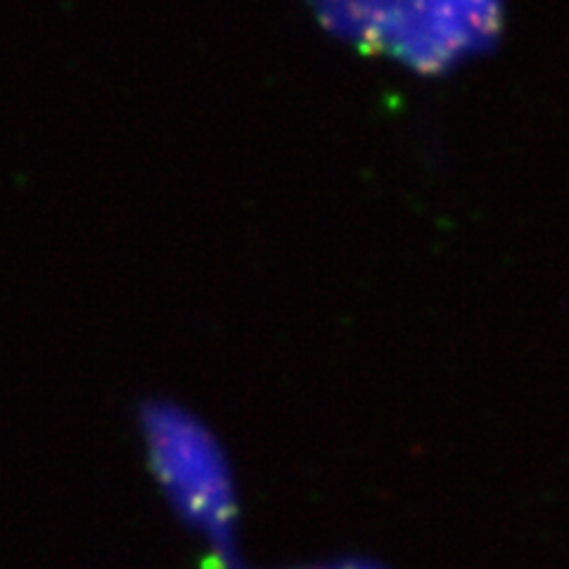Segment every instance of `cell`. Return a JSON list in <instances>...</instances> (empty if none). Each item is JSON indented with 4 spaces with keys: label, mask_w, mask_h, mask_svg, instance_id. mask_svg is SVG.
Instances as JSON below:
<instances>
[{
    "label": "cell",
    "mask_w": 569,
    "mask_h": 569,
    "mask_svg": "<svg viewBox=\"0 0 569 569\" xmlns=\"http://www.w3.org/2000/svg\"><path fill=\"white\" fill-rule=\"evenodd\" d=\"M323 24L366 48L437 74L485 52L501 27L498 0H313Z\"/></svg>",
    "instance_id": "1"
}]
</instances>
